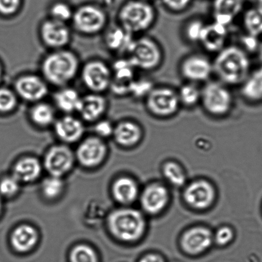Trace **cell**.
<instances>
[{"instance_id": "1", "label": "cell", "mask_w": 262, "mask_h": 262, "mask_svg": "<svg viewBox=\"0 0 262 262\" xmlns=\"http://www.w3.org/2000/svg\"><path fill=\"white\" fill-rule=\"evenodd\" d=\"M213 71L218 81L227 86L241 85L251 73V60L243 48L227 46L212 61Z\"/></svg>"}, {"instance_id": "2", "label": "cell", "mask_w": 262, "mask_h": 262, "mask_svg": "<svg viewBox=\"0 0 262 262\" xmlns=\"http://www.w3.org/2000/svg\"><path fill=\"white\" fill-rule=\"evenodd\" d=\"M80 61L73 51L61 49L51 51L42 59L41 76L56 88L69 86L80 72Z\"/></svg>"}, {"instance_id": "3", "label": "cell", "mask_w": 262, "mask_h": 262, "mask_svg": "<svg viewBox=\"0 0 262 262\" xmlns=\"http://www.w3.org/2000/svg\"><path fill=\"white\" fill-rule=\"evenodd\" d=\"M156 17L155 8L149 2L130 0L120 9L118 21L123 29L134 36L150 30Z\"/></svg>"}, {"instance_id": "4", "label": "cell", "mask_w": 262, "mask_h": 262, "mask_svg": "<svg viewBox=\"0 0 262 262\" xmlns=\"http://www.w3.org/2000/svg\"><path fill=\"white\" fill-rule=\"evenodd\" d=\"M126 54V58L131 65L143 71L156 70L163 60L160 45L154 38L146 36L134 38Z\"/></svg>"}, {"instance_id": "5", "label": "cell", "mask_w": 262, "mask_h": 262, "mask_svg": "<svg viewBox=\"0 0 262 262\" xmlns=\"http://www.w3.org/2000/svg\"><path fill=\"white\" fill-rule=\"evenodd\" d=\"M201 91L200 103L206 114L214 117H223L232 111L233 97L226 84L220 81H209Z\"/></svg>"}, {"instance_id": "6", "label": "cell", "mask_w": 262, "mask_h": 262, "mask_svg": "<svg viewBox=\"0 0 262 262\" xmlns=\"http://www.w3.org/2000/svg\"><path fill=\"white\" fill-rule=\"evenodd\" d=\"M109 225L115 236L128 242L140 238L145 228L143 215L133 209H121L114 212L110 215Z\"/></svg>"}, {"instance_id": "7", "label": "cell", "mask_w": 262, "mask_h": 262, "mask_svg": "<svg viewBox=\"0 0 262 262\" xmlns=\"http://www.w3.org/2000/svg\"><path fill=\"white\" fill-rule=\"evenodd\" d=\"M145 100L148 114L160 119L174 116L181 106L177 91L166 86L154 87Z\"/></svg>"}, {"instance_id": "8", "label": "cell", "mask_w": 262, "mask_h": 262, "mask_svg": "<svg viewBox=\"0 0 262 262\" xmlns=\"http://www.w3.org/2000/svg\"><path fill=\"white\" fill-rule=\"evenodd\" d=\"M107 20L106 13L102 8L86 4L74 12L71 21L76 32L84 35H94L106 28Z\"/></svg>"}, {"instance_id": "9", "label": "cell", "mask_w": 262, "mask_h": 262, "mask_svg": "<svg viewBox=\"0 0 262 262\" xmlns=\"http://www.w3.org/2000/svg\"><path fill=\"white\" fill-rule=\"evenodd\" d=\"M82 83L92 93L102 94L111 86L112 68L104 61L91 60L84 64L80 69Z\"/></svg>"}, {"instance_id": "10", "label": "cell", "mask_w": 262, "mask_h": 262, "mask_svg": "<svg viewBox=\"0 0 262 262\" xmlns=\"http://www.w3.org/2000/svg\"><path fill=\"white\" fill-rule=\"evenodd\" d=\"M14 91L23 101L35 104L43 101L49 94V84L42 76L23 74L14 83Z\"/></svg>"}, {"instance_id": "11", "label": "cell", "mask_w": 262, "mask_h": 262, "mask_svg": "<svg viewBox=\"0 0 262 262\" xmlns=\"http://www.w3.org/2000/svg\"><path fill=\"white\" fill-rule=\"evenodd\" d=\"M179 71L185 80L195 84L207 83L214 74L212 61L197 53L186 56L180 64Z\"/></svg>"}, {"instance_id": "12", "label": "cell", "mask_w": 262, "mask_h": 262, "mask_svg": "<svg viewBox=\"0 0 262 262\" xmlns=\"http://www.w3.org/2000/svg\"><path fill=\"white\" fill-rule=\"evenodd\" d=\"M39 34L43 45L52 51L66 48L72 37L71 30L67 23L51 18L42 23Z\"/></svg>"}, {"instance_id": "13", "label": "cell", "mask_w": 262, "mask_h": 262, "mask_svg": "<svg viewBox=\"0 0 262 262\" xmlns=\"http://www.w3.org/2000/svg\"><path fill=\"white\" fill-rule=\"evenodd\" d=\"M228 30L217 22L205 24L199 43L207 52L217 54L227 46Z\"/></svg>"}, {"instance_id": "14", "label": "cell", "mask_w": 262, "mask_h": 262, "mask_svg": "<svg viewBox=\"0 0 262 262\" xmlns=\"http://www.w3.org/2000/svg\"><path fill=\"white\" fill-rule=\"evenodd\" d=\"M108 107V102L102 94L89 93L81 97L78 114L88 122L99 121Z\"/></svg>"}, {"instance_id": "15", "label": "cell", "mask_w": 262, "mask_h": 262, "mask_svg": "<svg viewBox=\"0 0 262 262\" xmlns=\"http://www.w3.org/2000/svg\"><path fill=\"white\" fill-rule=\"evenodd\" d=\"M73 153L65 146H56L51 149L46 156L45 166L53 176L60 177L73 166Z\"/></svg>"}, {"instance_id": "16", "label": "cell", "mask_w": 262, "mask_h": 262, "mask_svg": "<svg viewBox=\"0 0 262 262\" xmlns=\"http://www.w3.org/2000/svg\"><path fill=\"white\" fill-rule=\"evenodd\" d=\"M214 196V190L211 185L204 181L192 183L187 187L184 194L187 204L198 209H204L210 206Z\"/></svg>"}, {"instance_id": "17", "label": "cell", "mask_w": 262, "mask_h": 262, "mask_svg": "<svg viewBox=\"0 0 262 262\" xmlns=\"http://www.w3.org/2000/svg\"><path fill=\"white\" fill-rule=\"evenodd\" d=\"M245 0H214L212 16L214 21L228 27L242 12Z\"/></svg>"}, {"instance_id": "18", "label": "cell", "mask_w": 262, "mask_h": 262, "mask_svg": "<svg viewBox=\"0 0 262 262\" xmlns=\"http://www.w3.org/2000/svg\"><path fill=\"white\" fill-rule=\"evenodd\" d=\"M212 236L204 228H194L185 233L182 238V246L187 253L195 255L206 250L211 245Z\"/></svg>"}, {"instance_id": "19", "label": "cell", "mask_w": 262, "mask_h": 262, "mask_svg": "<svg viewBox=\"0 0 262 262\" xmlns=\"http://www.w3.org/2000/svg\"><path fill=\"white\" fill-rule=\"evenodd\" d=\"M106 154V146L97 138H89L79 146L78 151L79 161L86 166H94L99 164Z\"/></svg>"}, {"instance_id": "20", "label": "cell", "mask_w": 262, "mask_h": 262, "mask_svg": "<svg viewBox=\"0 0 262 262\" xmlns=\"http://www.w3.org/2000/svg\"><path fill=\"white\" fill-rule=\"evenodd\" d=\"M56 135L66 142H74L83 136L84 127L81 120L71 115H66L55 122Z\"/></svg>"}, {"instance_id": "21", "label": "cell", "mask_w": 262, "mask_h": 262, "mask_svg": "<svg viewBox=\"0 0 262 262\" xmlns=\"http://www.w3.org/2000/svg\"><path fill=\"white\" fill-rule=\"evenodd\" d=\"M168 201V192L160 184L148 186L141 196L143 209L150 214H157L165 207Z\"/></svg>"}, {"instance_id": "22", "label": "cell", "mask_w": 262, "mask_h": 262, "mask_svg": "<svg viewBox=\"0 0 262 262\" xmlns=\"http://www.w3.org/2000/svg\"><path fill=\"white\" fill-rule=\"evenodd\" d=\"M241 86V96L246 101L251 104L262 102V64L251 71Z\"/></svg>"}, {"instance_id": "23", "label": "cell", "mask_w": 262, "mask_h": 262, "mask_svg": "<svg viewBox=\"0 0 262 262\" xmlns=\"http://www.w3.org/2000/svg\"><path fill=\"white\" fill-rule=\"evenodd\" d=\"M81 97L76 89L67 86L55 92L53 101L56 108L63 114L71 115L78 112Z\"/></svg>"}, {"instance_id": "24", "label": "cell", "mask_w": 262, "mask_h": 262, "mask_svg": "<svg viewBox=\"0 0 262 262\" xmlns=\"http://www.w3.org/2000/svg\"><path fill=\"white\" fill-rule=\"evenodd\" d=\"M133 40V35L119 25L112 28L105 35V43L107 47L114 52L126 54Z\"/></svg>"}, {"instance_id": "25", "label": "cell", "mask_w": 262, "mask_h": 262, "mask_svg": "<svg viewBox=\"0 0 262 262\" xmlns=\"http://www.w3.org/2000/svg\"><path fill=\"white\" fill-rule=\"evenodd\" d=\"M114 135L117 143L120 145L132 146L140 141L141 129L136 122L130 120H124L115 127Z\"/></svg>"}, {"instance_id": "26", "label": "cell", "mask_w": 262, "mask_h": 262, "mask_svg": "<svg viewBox=\"0 0 262 262\" xmlns=\"http://www.w3.org/2000/svg\"><path fill=\"white\" fill-rule=\"evenodd\" d=\"M37 241V233L34 228L28 225L20 226L12 233L13 247L19 252H27L34 247Z\"/></svg>"}, {"instance_id": "27", "label": "cell", "mask_w": 262, "mask_h": 262, "mask_svg": "<svg viewBox=\"0 0 262 262\" xmlns=\"http://www.w3.org/2000/svg\"><path fill=\"white\" fill-rule=\"evenodd\" d=\"M28 115L31 121L41 127L50 126L56 121L55 108L50 104L43 101L33 104Z\"/></svg>"}, {"instance_id": "28", "label": "cell", "mask_w": 262, "mask_h": 262, "mask_svg": "<svg viewBox=\"0 0 262 262\" xmlns=\"http://www.w3.org/2000/svg\"><path fill=\"white\" fill-rule=\"evenodd\" d=\"M39 162L33 158H27L18 162L14 167V177L18 181L31 182L40 173Z\"/></svg>"}, {"instance_id": "29", "label": "cell", "mask_w": 262, "mask_h": 262, "mask_svg": "<svg viewBox=\"0 0 262 262\" xmlns=\"http://www.w3.org/2000/svg\"><path fill=\"white\" fill-rule=\"evenodd\" d=\"M113 191L117 201L122 204H130L137 197L138 187L132 180L122 178L115 182Z\"/></svg>"}, {"instance_id": "30", "label": "cell", "mask_w": 262, "mask_h": 262, "mask_svg": "<svg viewBox=\"0 0 262 262\" xmlns=\"http://www.w3.org/2000/svg\"><path fill=\"white\" fill-rule=\"evenodd\" d=\"M243 26L246 33L256 38L262 36V9L255 6L243 15Z\"/></svg>"}, {"instance_id": "31", "label": "cell", "mask_w": 262, "mask_h": 262, "mask_svg": "<svg viewBox=\"0 0 262 262\" xmlns=\"http://www.w3.org/2000/svg\"><path fill=\"white\" fill-rule=\"evenodd\" d=\"M177 93L180 103L182 106L192 108L200 103L202 91L196 84L186 82L180 87Z\"/></svg>"}, {"instance_id": "32", "label": "cell", "mask_w": 262, "mask_h": 262, "mask_svg": "<svg viewBox=\"0 0 262 262\" xmlns=\"http://www.w3.org/2000/svg\"><path fill=\"white\" fill-rule=\"evenodd\" d=\"M74 12L71 7L66 2H57L51 5L50 9L51 19L67 23L72 20Z\"/></svg>"}, {"instance_id": "33", "label": "cell", "mask_w": 262, "mask_h": 262, "mask_svg": "<svg viewBox=\"0 0 262 262\" xmlns=\"http://www.w3.org/2000/svg\"><path fill=\"white\" fill-rule=\"evenodd\" d=\"M18 99L15 91L9 89H0V112L9 114L14 111L18 104Z\"/></svg>"}, {"instance_id": "34", "label": "cell", "mask_w": 262, "mask_h": 262, "mask_svg": "<svg viewBox=\"0 0 262 262\" xmlns=\"http://www.w3.org/2000/svg\"><path fill=\"white\" fill-rule=\"evenodd\" d=\"M205 23L200 19L189 20L184 28V35L187 41L191 43H199L200 36L205 27Z\"/></svg>"}, {"instance_id": "35", "label": "cell", "mask_w": 262, "mask_h": 262, "mask_svg": "<svg viewBox=\"0 0 262 262\" xmlns=\"http://www.w3.org/2000/svg\"><path fill=\"white\" fill-rule=\"evenodd\" d=\"M164 174L166 178L174 186H181L186 181L184 171L176 163H167L164 167Z\"/></svg>"}, {"instance_id": "36", "label": "cell", "mask_w": 262, "mask_h": 262, "mask_svg": "<svg viewBox=\"0 0 262 262\" xmlns=\"http://www.w3.org/2000/svg\"><path fill=\"white\" fill-rule=\"evenodd\" d=\"M63 183L60 177L53 176L43 182L42 191L45 196L50 199L57 197L63 191Z\"/></svg>"}, {"instance_id": "37", "label": "cell", "mask_w": 262, "mask_h": 262, "mask_svg": "<svg viewBox=\"0 0 262 262\" xmlns=\"http://www.w3.org/2000/svg\"><path fill=\"white\" fill-rule=\"evenodd\" d=\"M71 262H97L96 253L89 246L81 245L73 249Z\"/></svg>"}, {"instance_id": "38", "label": "cell", "mask_w": 262, "mask_h": 262, "mask_svg": "<svg viewBox=\"0 0 262 262\" xmlns=\"http://www.w3.org/2000/svg\"><path fill=\"white\" fill-rule=\"evenodd\" d=\"M19 189V181L14 176L7 177L0 182V194L5 196H13Z\"/></svg>"}, {"instance_id": "39", "label": "cell", "mask_w": 262, "mask_h": 262, "mask_svg": "<svg viewBox=\"0 0 262 262\" xmlns=\"http://www.w3.org/2000/svg\"><path fill=\"white\" fill-rule=\"evenodd\" d=\"M21 4L22 0H0V14L11 16L19 11Z\"/></svg>"}, {"instance_id": "40", "label": "cell", "mask_w": 262, "mask_h": 262, "mask_svg": "<svg viewBox=\"0 0 262 262\" xmlns=\"http://www.w3.org/2000/svg\"><path fill=\"white\" fill-rule=\"evenodd\" d=\"M192 0H161L164 6L169 11L179 13L184 11L191 4Z\"/></svg>"}, {"instance_id": "41", "label": "cell", "mask_w": 262, "mask_h": 262, "mask_svg": "<svg viewBox=\"0 0 262 262\" xmlns=\"http://www.w3.org/2000/svg\"><path fill=\"white\" fill-rule=\"evenodd\" d=\"M114 128L111 122L106 120H99L95 126V130L97 134L102 137L114 135Z\"/></svg>"}, {"instance_id": "42", "label": "cell", "mask_w": 262, "mask_h": 262, "mask_svg": "<svg viewBox=\"0 0 262 262\" xmlns=\"http://www.w3.org/2000/svg\"><path fill=\"white\" fill-rule=\"evenodd\" d=\"M233 238L232 230L228 227H223L217 231L215 241L218 245H225L230 243Z\"/></svg>"}, {"instance_id": "43", "label": "cell", "mask_w": 262, "mask_h": 262, "mask_svg": "<svg viewBox=\"0 0 262 262\" xmlns=\"http://www.w3.org/2000/svg\"><path fill=\"white\" fill-rule=\"evenodd\" d=\"M258 38H256L250 35L246 34L243 37V43L244 46H245V51L246 52L248 51H258L260 42H258Z\"/></svg>"}, {"instance_id": "44", "label": "cell", "mask_w": 262, "mask_h": 262, "mask_svg": "<svg viewBox=\"0 0 262 262\" xmlns=\"http://www.w3.org/2000/svg\"><path fill=\"white\" fill-rule=\"evenodd\" d=\"M140 262H164L160 256L155 255H150L145 256Z\"/></svg>"}, {"instance_id": "45", "label": "cell", "mask_w": 262, "mask_h": 262, "mask_svg": "<svg viewBox=\"0 0 262 262\" xmlns=\"http://www.w3.org/2000/svg\"><path fill=\"white\" fill-rule=\"evenodd\" d=\"M257 52L258 54V58L260 59L261 63L262 64V41L260 42V45H259Z\"/></svg>"}, {"instance_id": "46", "label": "cell", "mask_w": 262, "mask_h": 262, "mask_svg": "<svg viewBox=\"0 0 262 262\" xmlns=\"http://www.w3.org/2000/svg\"><path fill=\"white\" fill-rule=\"evenodd\" d=\"M256 6L261 8L262 9V0H256Z\"/></svg>"}, {"instance_id": "47", "label": "cell", "mask_w": 262, "mask_h": 262, "mask_svg": "<svg viewBox=\"0 0 262 262\" xmlns=\"http://www.w3.org/2000/svg\"><path fill=\"white\" fill-rule=\"evenodd\" d=\"M2 70L1 66H0V79H1V78H2Z\"/></svg>"}, {"instance_id": "48", "label": "cell", "mask_w": 262, "mask_h": 262, "mask_svg": "<svg viewBox=\"0 0 262 262\" xmlns=\"http://www.w3.org/2000/svg\"><path fill=\"white\" fill-rule=\"evenodd\" d=\"M2 207V200H1V199H0V212H1Z\"/></svg>"}, {"instance_id": "49", "label": "cell", "mask_w": 262, "mask_h": 262, "mask_svg": "<svg viewBox=\"0 0 262 262\" xmlns=\"http://www.w3.org/2000/svg\"><path fill=\"white\" fill-rule=\"evenodd\" d=\"M144 1L150 2V1H151V0H144Z\"/></svg>"}, {"instance_id": "50", "label": "cell", "mask_w": 262, "mask_h": 262, "mask_svg": "<svg viewBox=\"0 0 262 262\" xmlns=\"http://www.w3.org/2000/svg\"><path fill=\"white\" fill-rule=\"evenodd\" d=\"M252 1L255 2V1H256V0H252Z\"/></svg>"}]
</instances>
